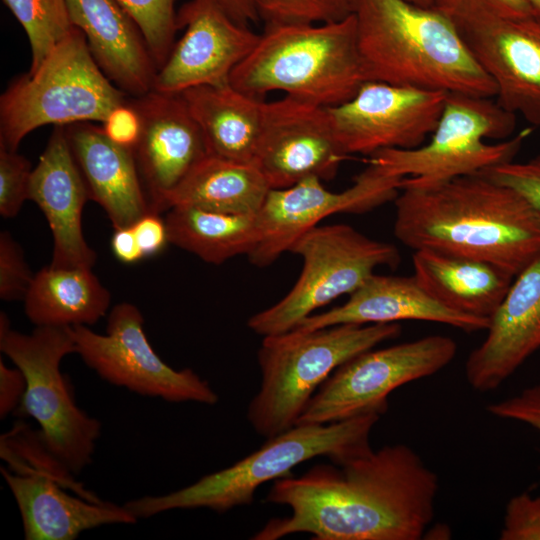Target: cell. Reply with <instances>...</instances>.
I'll return each mask as SVG.
<instances>
[{
	"label": "cell",
	"instance_id": "1",
	"mask_svg": "<svg viewBox=\"0 0 540 540\" xmlns=\"http://www.w3.org/2000/svg\"><path fill=\"white\" fill-rule=\"evenodd\" d=\"M437 475L405 444L348 464H318L276 479L266 502L291 514L269 520L253 540L309 533L313 540H419L434 518Z\"/></svg>",
	"mask_w": 540,
	"mask_h": 540
},
{
	"label": "cell",
	"instance_id": "2",
	"mask_svg": "<svg viewBox=\"0 0 540 540\" xmlns=\"http://www.w3.org/2000/svg\"><path fill=\"white\" fill-rule=\"evenodd\" d=\"M394 234L405 246L490 262L514 277L540 256V215L481 173L433 184L403 178Z\"/></svg>",
	"mask_w": 540,
	"mask_h": 540
},
{
	"label": "cell",
	"instance_id": "3",
	"mask_svg": "<svg viewBox=\"0 0 540 540\" xmlns=\"http://www.w3.org/2000/svg\"><path fill=\"white\" fill-rule=\"evenodd\" d=\"M366 81L495 97L491 77L456 25L434 8L406 0H353Z\"/></svg>",
	"mask_w": 540,
	"mask_h": 540
},
{
	"label": "cell",
	"instance_id": "4",
	"mask_svg": "<svg viewBox=\"0 0 540 540\" xmlns=\"http://www.w3.org/2000/svg\"><path fill=\"white\" fill-rule=\"evenodd\" d=\"M365 81L353 13L329 23L266 26L229 79L257 98L282 91L325 107L346 102Z\"/></svg>",
	"mask_w": 540,
	"mask_h": 540
},
{
	"label": "cell",
	"instance_id": "5",
	"mask_svg": "<svg viewBox=\"0 0 540 540\" xmlns=\"http://www.w3.org/2000/svg\"><path fill=\"white\" fill-rule=\"evenodd\" d=\"M380 417L371 413L328 424H296L225 469L169 494L141 497L124 506L138 519L174 509L224 513L250 505L259 486L292 475L302 462L323 456L342 466L370 453V433Z\"/></svg>",
	"mask_w": 540,
	"mask_h": 540
},
{
	"label": "cell",
	"instance_id": "6",
	"mask_svg": "<svg viewBox=\"0 0 540 540\" xmlns=\"http://www.w3.org/2000/svg\"><path fill=\"white\" fill-rule=\"evenodd\" d=\"M401 330L399 323H347L263 337L257 354L261 383L248 405L249 423L265 438L290 429L336 368Z\"/></svg>",
	"mask_w": 540,
	"mask_h": 540
},
{
	"label": "cell",
	"instance_id": "7",
	"mask_svg": "<svg viewBox=\"0 0 540 540\" xmlns=\"http://www.w3.org/2000/svg\"><path fill=\"white\" fill-rule=\"evenodd\" d=\"M128 102L94 60L83 32L73 26L35 70L2 93L0 145L17 151L25 136L45 125L105 123Z\"/></svg>",
	"mask_w": 540,
	"mask_h": 540
},
{
	"label": "cell",
	"instance_id": "8",
	"mask_svg": "<svg viewBox=\"0 0 540 540\" xmlns=\"http://www.w3.org/2000/svg\"><path fill=\"white\" fill-rule=\"evenodd\" d=\"M516 115L489 97L448 93L429 142L414 149H383L366 160L390 175L433 184L513 161L528 127L509 138Z\"/></svg>",
	"mask_w": 540,
	"mask_h": 540
},
{
	"label": "cell",
	"instance_id": "9",
	"mask_svg": "<svg viewBox=\"0 0 540 540\" xmlns=\"http://www.w3.org/2000/svg\"><path fill=\"white\" fill-rule=\"evenodd\" d=\"M0 350L24 374L26 391L16 412L34 418L41 441L72 474L92 462L101 423L75 403L61 360L76 353L71 326H36L30 334L11 329L0 313Z\"/></svg>",
	"mask_w": 540,
	"mask_h": 540
},
{
	"label": "cell",
	"instance_id": "10",
	"mask_svg": "<svg viewBox=\"0 0 540 540\" xmlns=\"http://www.w3.org/2000/svg\"><path fill=\"white\" fill-rule=\"evenodd\" d=\"M289 252L303 260L300 276L281 300L251 316L247 323L262 337L293 330L315 310L352 294L376 268L400 263V253L393 244L372 239L347 224L313 227Z\"/></svg>",
	"mask_w": 540,
	"mask_h": 540
},
{
	"label": "cell",
	"instance_id": "11",
	"mask_svg": "<svg viewBox=\"0 0 540 540\" xmlns=\"http://www.w3.org/2000/svg\"><path fill=\"white\" fill-rule=\"evenodd\" d=\"M456 353V342L444 335L364 351L334 370L296 424H328L371 413L382 416L394 390L432 376Z\"/></svg>",
	"mask_w": 540,
	"mask_h": 540
},
{
	"label": "cell",
	"instance_id": "12",
	"mask_svg": "<svg viewBox=\"0 0 540 540\" xmlns=\"http://www.w3.org/2000/svg\"><path fill=\"white\" fill-rule=\"evenodd\" d=\"M140 310L129 302L108 314L106 334L86 325L71 326L76 353L102 379L143 396L168 402L214 405L218 395L192 369L176 370L151 347Z\"/></svg>",
	"mask_w": 540,
	"mask_h": 540
},
{
	"label": "cell",
	"instance_id": "13",
	"mask_svg": "<svg viewBox=\"0 0 540 540\" xmlns=\"http://www.w3.org/2000/svg\"><path fill=\"white\" fill-rule=\"evenodd\" d=\"M402 180L368 163L353 184L341 192L328 190L318 177L271 189L256 214L258 239L247 255L249 261L259 267L268 266L326 217L336 213L363 214L395 200Z\"/></svg>",
	"mask_w": 540,
	"mask_h": 540
},
{
	"label": "cell",
	"instance_id": "14",
	"mask_svg": "<svg viewBox=\"0 0 540 540\" xmlns=\"http://www.w3.org/2000/svg\"><path fill=\"white\" fill-rule=\"evenodd\" d=\"M447 92L365 81L352 98L328 107L347 157L383 149H414L435 130Z\"/></svg>",
	"mask_w": 540,
	"mask_h": 540
},
{
	"label": "cell",
	"instance_id": "15",
	"mask_svg": "<svg viewBox=\"0 0 540 540\" xmlns=\"http://www.w3.org/2000/svg\"><path fill=\"white\" fill-rule=\"evenodd\" d=\"M345 157L328 107L287 95L264 101L253 163L271 189L308 177L331 179Z\"/></svg>",
	"mask_w": 540,
	"mask_h": 540
},
{
	"label": "cell",
	"instance_id": "16",
	"mask_svg": "<svg viewBox=\"0 0 540 540\" xmlns=\"http://www.w3.org/2000/svg\"><path fill=\"white\" fill-rule=\"evenodd\" d=\"M177 20L184 33L157 70L153 90L161 93L181 94L198 86L229 83L260 37L214 0H190Z\"/></svg>",
	"mask_w": 540,
	"mask_h": 540
},
{
	"label": "cell",
	"instance_id": "17",
	"mask_svg": "<svg viewBox=\"0 0 540 540\" xmlns=\"http://www.w3.org/2000/svg\"><path fill=\"white\" fill-rule=\"evenodd\" d=\"M140 122L134 156L156 213L166 197L208 155L205 139L181 94L155 90L130 99Z\"/></svg>",
	"mask_w": 540,
	"mask_h": 540
},
{
	"label": "cell",
	"instance_id": "18",
	"mask_svg": "<svg viewBox=\"0 0 540 540\" xmlns=\"http://www.w3.org/2000/svg\"><path fill=\"white\" fill-rule=\"evenodd\" d=\"M496 86V102L540 126V19L489 18L456 26Z\"/></svg>",
	"mask_w": 540,
	"mask_h": 540
},
{
	"label": "cell",
	"instance_id": "19",
	"mask_svg": "<svg viewBox=\"0 0 540 540\" xmlns=\"http://www.w3.org/2000/svg\"><path fill=\"white\" fill-rule=\"evenodd\" d=\"M539 348L540 256L515 276L486 338L470 352L467 382L479 392L497 389Z\"/></svg>",
	"mask_w": 540,
	"mask_h": 540
},
{
	"label": "cell",
	"instance_id": "20",
	"mask_svg": "<svg viewBox=\"0 0 540 540\" xmlns=\"http://www.w3.org/2000/svg\"><path fill=\"white\" fill-rule=\"evenodd\" d=\"M0 470L19 508L26 540H73L85 530L137 521L124 505L70 495L66 490L78 494L80 485L52 472Z\"/></svg>",
	"mask_w": 540,
	"mask_h": 540
},
{
	"label": "cell",
	"instance_id": "21",
	"mask_svg": "<svg viewBox=\"0 0 540 540\" xmlns=\"http://www.w3.org/2000/svg\"><path fill=\"white\" fill-rule=\"evenodd\" d=\"M29 200L42 210L52 233L50 265L92 268L97 254L82 231V212L89 196L70 150L65 126H54L38 164L32 169Z\"/></svg>",
	"mask_w": 540,
	"mask_h": 540
},
{
	"label": "cell",
	"instance_id": "22",
	"mask_svg": "<svg viewBox=\"0 0 540 540\" xmlns=\"http://www.w3.org/2000/svg\"><path fill=\"white\" fill-rule=\"evenodd\" d=\"M420 320L442 323L465 332L487 330L490 319L455 311L430 296L414 276L373 274L349 295L348 300L328 311L312 314L294 329L309 331L338 324L398 323Z\"/></svg>",
	"mask_w": 540,
	"mask_h": 540
},
{
	"label": "cell",
	"instance_id": "23",
	"mask_svg": "<svg viewBox=\"0 0 540 540\" xmlns=\"http://www.w3.org/2000/svg\"><path fill=\"white\" fill-rule=\"evenodd\" d=\"M65 130L89 200L104 209L114 229L129 227L154 212L131 148L116 143L103 126L90 122L70 124Z\"/></svg>",
	"mask_w": 540,
	"mask_h": 540
},
{
	"label": "cell",
	"instance_id": "24",
	"mask_svg": "<svg viewBox=\"0 0 540 540\" xmlns=\"http://www.w3.org/2000/svg\"><path fill=\"white\" fill-rule=\"evenodd\" d=\"M69 17L107 78L127 95L153 90L158 67L146 41L116 0H67Z\"/></svg>",
	"mask_w": 540,
	"mask_h": 540
},
{
	"label": "cell",
	"instance_id": "25",
	"mask_svg": "<svg viewBox=\"0 0 540 540\" xmlns=\"http://www.w3.org/2000/svg\"><path fill=\"white\" fill-rule=\"evenodd\" d=\"M413 276L434 299L455 311L490 319L514 276L483 260L419 249L412 256Z\"/></svg>",
	"mask_w": 540,
	"mask_h": 540
},
{
	"label": "cell",
	"instance_id": "26",
	"mask_svg": "<svg viewBox=\"0 0 540 540\" xmlns=\"http://www.w3.org/2000/svg\"><path fill=\"white\" fill-rule=\"evenodd\" d=\"M205 139L209 155L253 163L264 101L230 83L203 85L181 93Z\"/></svg>",
	"mask_w": 540,
	"mask_h": 540
},
{
	"label": "cell",
	"instance_id": "27",
	"mask_svg": "<svg viewBox=\"0 0 540 540\" xmlns=\"http://www.w3.org/2000/svg\"><path fill=\"white\" fill-rule=\"evenodd\" d=\"M110 302L92 268L49 264L34 275L24 308L35 326H88L106 315Z\"/></svg>",
	"mask_w": 540,
	"mask_h": 540
},
{
	"label": "cell",
	"instance_id": "28",
	"mask_svg": "<svg viewBox=\"0 0 540 540\" xmlns=\"http://www.w3.org/2000/svg\"><path fill=\"white\" fill-rule=\"evenodd\" d=\"M270 190L254 163L208 154L166 197L164 210L191 206L220 213L256 215Z\"/></svg>",
	"mask_w": 540,
	"mask_h": 540
},
{
	"label": "cell",
	"instance_id": "29",
	"mask_svg": "<svg viewBox=\"0 0 540 540\" xmlns=\"http://www.w3.org/2000/svg\"><path fill=\"white\" fill-rule=\"evenodd\" d=\"M164 220L169 243L211 264L248 255L258 239L256 215L175 206L170 208Z\"/></svg>",
	"mask_w": 540,
	"mask_h": 540
},
{
	"label": "cell",
	"instance_id": "30",
	"mask_svg": "<svg viewBox=\"0 0 540 540\" xmlns=\"http://www.w3.org/2000/svg\"><path fill=\"white\" fill-rule=\"evenodd\" d=\"M24 29L31 48L29 71L35 70L69 33L67 0H3Z\"/></svg>",
	"mask_w": 540,
	"mask_h": 540
},
{
	"label": "cell",
	"instance_id": "31",
	"mask_svg": "<svg viewBox=\"0 0 540 540\" xmlns=\"http://www.w3.org/2000/svg\"><path fill=\"white\" fill-rule=\"evenodd\" d=\"M176 0H116L140 29L158 69L167 60L179 29Z\"/></svg>",
	"mask_w": 540,
	"mask_h": 540
},
{
	"label": "cell",
	"instance_id": "32",
	"mask_svg": "<svg viewBox=\"0 0 540 540\" xmlns=\"http://www.w3.org/2000/svg\"><path fill=\"white\" fill-rule=\"evenodd\" d=\"M266 26L321 24L353 13V0H252Z\"/></svg>",
	"mask_w": 540,
	"mask_h": 540
},
{
	"label": "cell",
	"instance_id": "33",
	"mask_svg": "<svg viewBox=\"0 0 540 540\" xmlns=\"http://www.w3.org/2000/svg\"><path fill=\"white\" fill-rule=\"evenodd\" d=\"M435 10L456 25L489 18H518L533 15L526 0H433Z\"/></svg>",
	"mask_w": 540,
	"mask_h": 540
},
{
	"label": "cell",
	"instance_id": "34",
	"mask_svg": "<svg viewBox=\"0 0 540 540\" xmlns=\"http://www.w3.org/2000/svg\"><path fill=\"white\" fill-rule=\"evenodd\" d=\"M32 169L30 161L0 145V215L15 217L29 199Z\"/></svg>",
	"mask_w": 540,
	"mask_h": 540
},
{
	"label": "cell",
	"instance_id": "35",
	"mask_svg": "<svg viewBox=\"0 0 540 540\" xmlns=\"http://www.w3.org/2000/svg\"><path fill=\"white\" fill-rule=\"evenodd\" d=\"M33 277L21 246L8 231H1L0 298L4 301L24 300Z\"/></svg>",
	"mask_w": 540,
	"mask_h": 540
},
{
	"label": "cell",
	"instance_id": "36",
	"mask_svg": "<svg viewBox=\"0 0 540 540\" xmlns=\"http://www.w3.org/2000/svg\"><path fill=\"white\" fill-rule=\"evenodd\" d=\"M520 194L540 215V155L526 162H506L479 172Z\"/></svg>",
	"mask_w": 540,
	"mask_h": 540
},
{
	"label": "cell",
	"instance_id": "37",
	"mask_svg": "<svg viewBox=\"0 0 540 540\" xmlns=\"http://www.w3.org/2000/svg\"><path fill=\"white\" fill-rule=\"evenodd\" d=\"M499 539L540 540V496L521 493L508 501Z\"/></svg>",
	"mask_w": 540,
	"mask_h": 540
},
{
	"label": "cell",
	"instance_id": "38",
	"mask_svg": "<svg viewBox=\"0 0 540 540\" xmlns=\"http://www.w3.org/2000/svg\"><path fill=\"white\" fill-rule=\"evenodd\" d=\"M486 410L495 417L522 422L540 432V384L518 395L489 404Z\"/></svg>",
	"mask_w": 540,
	"mask_h": 540
},
{
	"label": "cell",
	"instance_id": "39",
	"mask_svg": "<svg viewBox=\"0 0 540 540\" xmlns=\"http://www.w3.org/2000/svg\"><path fill=\"white\" fill-rule=\"evenodd\" d=\"M131 227L144 257L157 255L169 243L167 226L159 213H147Z\"/></svg>",
	"mask_w": 540,
	"mask_h": 540
},
{
	"label": "cell",
	"instance_id": "40",
	"mask_svg": "<svg viewBox=\"0 0 540 540\" xmlns=\"http://www.w3.org/2000/svg\"><path fill=\"white\" fill-rule=\"evenodd\" d=\"M102 126L113 141L133 149L139 136L140 122L130 99L127 105L115 110Z\"/></svg>",
	"mask_w": 540,
	"mask_h": 540
},
{
	"label": "cell",
	"instance_id": "41",
	"mask_svg": "<svg viewBox=\"0 0 540 540\" xmlns=\"http://www.w3.org/2000/svg\"><path fill=\"white\" fill-rule=\"evenodd\" d=\"M26 391V379L18 368L8 367L0 359V417L16 411Z\"/></svg>",
	"mask_w": 540,
	"mask_h": 540
},
{
	"label": "cell",
	"instance_id": "42",
	"mask_svg": "<svg viewBox=\"0 0 540 540\" xmlns=\"http://www.w3.org/2000/svg\"><path fill=\"white\" fill-rule=\"evenodd\" d=\"M111 249L114 256L125 264H134L145 258L131 226L115 229Z\"/></svg>",
	"mask_w": 540,
	"mask_h": 540
},
{
	"label": "cell",
	"instance_id": "43",
	"mask_svg": "<svg viewBox=\"0 0 540 540\" xmlns=\"http://www.w3.org/2000/svg\"><path fill=\"white\" fill-rule=\"evenodd\" d=\"M233 20L248 26L258 19L252 0H214Z\"/></svg>",
	"mask_w": 540,
	"mask_h": 540
},
{
	"label": "cell",
	"instance_id": "44",
	"mask_svg": "<svg viewBox=\"0 0 540 540\" xmlns=\"http://www.w3.org/2000/svg\"><path fill=\"white\" fill-rule=\"evenodd\" d=\"M532 10L533 16L540 19V0H526Z\"/></svg>",
	"mask_w": 540,
	"mask_h": 540
},
{
	"label": "cell",
	"instance_id": "45",
	"mask_svg": "<svg viewBox=\"0 0 540 540\" xmlns=\"http://www.w3.org/2000/svg\"><path fill=\"white\" fill-rule=\"evenodd\" d=\"M406 1L416 6L423 7V8L433 7V0H406Z\"/></svg>",
	"mask_w": 540,
	"mask_h": 540
}]
</instances>
